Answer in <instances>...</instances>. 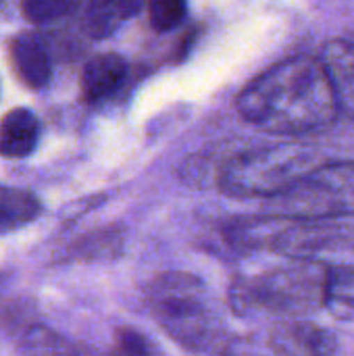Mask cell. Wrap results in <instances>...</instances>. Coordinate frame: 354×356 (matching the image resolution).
Listing matches in <instances>:
<instances>
[{"instance_id": "cell-7", "label": "cell", "mask_w": 354, "mask_h": 356, "mask_svg": "<svg viewBox=\"0 0 354 356\" xmlns=\"http://www.w3.org/2000/svg\"><path fill=\"white\" fill-rule=\"evenodd\" d=\"M269 346L277 356H334L338 338L313 321L284 319L271 330Z\"/></svg>"}, {"instance_id": "cell-1", "label": "cell", "mask_w": 354, "mask_h": 356, "mask_svg": "<svg viewBox=\"0 0 354 356\" xmlns=\"http://www.w3.org/2000/svg\"><path fill=\"white\" fill-rule=\"evenodd\" d=\"M240 115L271 134H309L334 123V90L319 58L298 54L257 75L238 96Z\"/></svg>"}, {"instance_id": "cell-10", "label": "cell", "mask_w": 354, "mask_h": 356, "mask_svg": "<svg viewBox=\"0 0 354 356\" xmlns=\"http://www.w3.org/2000/svg\"><path fill=\"white\" fill-rule=\"evenodd\" d=\"M127 77V63L121 54L106 52L90 58L81 71V94L88 102L113 96Z\"/></svg>"}, {"instance_id": "cell-4", "label": "cell", "mask_w": 354, "mask_h": 356, "mask_svg": "<svg viewBox=\"0 0 354 356\" xmlns=\"http://www.w3.org/2000/svg\"><path fill=\"white\" fill-rule=\"evenodd\" d=\"M319 165H323V159L315 148L277 144L232 156L223 163L217 184L227 196L273 198L290 190Z\"/></svg>"}, {"instance_id": "cell-21", "label": "cell", "mask_w": 354, "mask_h": 356, "mask_svg": "<svg viewBox=\"0 0 354 356\" xmlns=\"http://www.w3.org/2000/svg\"><path fill=\"white\" fill-rule=\"evenodd\" d=\"M0 2H2V0H0Z\"/></svg>"}, {"instance_id": "cell-8", "label": "cell", "mask_w": 354, "mask_h": 356, "mask_svg": "<svg viewBox=\"0 0 354 356\" xmlns=\"http://www.w3.org/2000/svg\"><path fill=\"white\" fill-rule=\"evenodd\" d=\"M15 75L29 90H42L52 77V60L44 40L35 31H21L8 46Z\"/></svg>"}, {"instance_id": "cell-5", "label": "cell", "mask_w": 354, "mask_h": 356, "mask_svg": "<svg viewBox=\"0 0 354 356\" xmlns=\"http://www.w3.org/2000/svg\"><path fill=\"white\" fill-rule=\"evenodd\" d=\"M265 209L288 219L354 217V163L319 165L290 190L267 198Z\"/></svg>"}, {"instance_id": "cell-19", "label": "cell", "mask_w": 354, "mask_h": 356, "mask_svg": "<svg viewBox=\"0 0 354 356\" xmlns=\"http://www.w3.org/2000/svg\"><path fill=\"white\" fill-rule=\"evenodd\" d=\"M113 356H161L159 348L144 334L123 327L115 336V355Z\"/></svg>"}, {"instance_id": "cell-3", "label": "cell", "mask_w": 354, "mask_h": 356, "mask_svg": "<svg viewBox=\"0 0 354 356\" xmlns=\"http://www.w3.org/2000/svg\"><path fill=\"white\" fill-rule=\"evenodd\" d=\"M330 265L315 259H290L248 282H238L232 292L234 311H263L282 319H303L323 309Z\"/></svg>"}, {"instance_id": "cell-2", "label": "cell", "mask_w": 354, "mask_h": 356, "mask_svg": "<svg viewBox=\"0 0 354 356\" xmlns=\"http://www.w3.org/2000/svg\"><path fill=\"white\" fill-rule=\"evenodd\" d=\"M150 315L161 330L190 353H207L221 340V319L207 284L184 271L154 277L146 290Z\"/></svg>"}, {"instance_id": "cell-15", "label": "cell", "mask_w": 354, "mask_h": 356, "mask_svg": "<svg viewBox=\"0 0 354 356\" xmlns=\"http://www.w3.org/2000/svg\"><path fill=\"white\" fill-rule=\"evenodd\" d=\"M323 309L340 321H354V265H330Z\"/></svg>"}, {"instance_id": "cell-12", "label": "cell", "mask_w": 354, "mask_h": 356, "mask_svg": "<svg viewBox=\"0 0 354 356\" xmlns=\"http://www.w3.org/2000/svg\"><path fill=\"white\" fill-rule=\"evenodd\" d=\"M144 0H90L83 15V29L94 40L113 35L123 23L140 13Z\"/></svg>"}, {"instance_id": "cell-17", "label": "cell", "mask_w": 354, "mask_h": 356, "mask_svg": "<svg viewBox=\"0 0 354 356\" xmlns=\"http://www.w3.org/2000/svg\"><path fill=\"white\" fill-rule=\"evenodd\" d=\"M188 13L186 0H148V15L150 25L156 31H171L175 29Z\"/></svg>"}, {"instance_id": "cell-18", "label": "cell", "mask_w": 354, "mask_h": 356, "mask_svg": "<svg viewBox=\"0 0 354 356\" xmlns=\"http://www.w3.org/2000/svg\"><path fill=\"white\" fill-rule=\"evenodd\" d=\"M73 10V0H21V13L35 25L52 23Z\"/></svg>"}, {"instance_id": "cell-20", "label": "cell", "mask_w": 354, "mask_h": 356, "mask_svg": "<svg viewBox=\"0 0 354 356\" xmlns=\"http://www.w3.org/2000/svg\"><path fill=\"white\" fill-rule=\"evenodd\" d=\"M234 356H248V355H234Z\"/></svg>"}, {"instance_id": "cell-6", "label": "cell", "mask_w": 354, "mask_h": 356, "mask_svg": "<svg viewBox=\"0 0 354 356\" xmlns=\"http://www.w3.org/2000/svg\"><path fill=\"white\" fill-rule=\"evenodd\" d=\"M354 250V225L338 219H288L284 217L271 252L288 259H315Z\"/></svg>"}, {"instance_id": "cell-13", "label": "cell", "mask_w": 354, "mask_h": 356, "mask_svg": "<svg viewBox=\"0 0 354 356\" xmlns=\"http://www.w3.org/2000/svg\"><path fill=\"white\" fill-rule=\"evenodd\" d=\"M125 234L117 225L94 229L77 238L65 252L69 261L94 263V261H115L123 254Z\"/></svg>"}, {"instance_id": "cell-16", "label": "cell", "mask_w": 354, "mask_h": 356, "mask_svg": "<svg viewBox=\"0 0 354 356\" xmlns=\"http://www.w3.org/2000/svg\"><path fill=\"white\" fill-rule=\"evenodd\" d=\"M23 350L25 356H98L94 350L73 344L44 325H33L25 332Z\"/></svg>"}, {"instance_id": "cell-11", "label": "cell", "mask_w": 354, "mask_h": 356, "mask_svg": "<svg viewBox=\"0 0 354 356\" xmlns=\"http://www.w3.org/2000/svg\"><path fill=\"white\" fill-rule=\"evenodd\" d=\"M40 142V121L33 111L17 106L0 119V156L25 159Z\"/></svg>"}, {"instance_id": "cell-14", "label": "cell", "mask_w": 354, "mask_h": 356, "mask_svg": "<svg viewBox=\"0 0 354 356\" xmlns=\"http://www.w3.org/2000/svg\"><path fill=\"white\" fill-rule=\"evenodd\" d=\"M40 213L42 204L33 192L0 184V234L15 232L35 221Z\"/></svg>"}, {"instance_id": "cell-9", "label": "cell", "mask_w": 354, "mask_h": 356, "mask_svg": "<svg viewBox=\"0 0 354 356\" xmlns=\"http://www.w3.org/2000/svg\"><path fill=\"white\" fill-rule=\"evenodd\" d=\"M319 60L330 77L338 111L354 117V44L332 40L323 46Z\"/></svg>"}]
</instances>
